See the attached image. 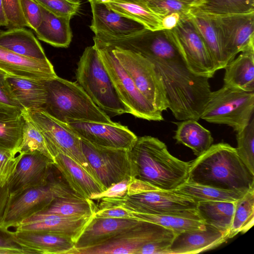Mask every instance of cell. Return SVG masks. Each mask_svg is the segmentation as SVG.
<instances>
[{
    "mask_svg": "<svg viewBox=\"0 0 254 254\" xmlns=\"http://www.w3.org/2000/svg\"><path fill=\"white\" fill-rule=\"evenodd\" d=\"M180 48L188 66L194 74L210 78L217 70L206 44L187 15L177 25L169 30Z\"/></svg>",
    "mask_w": 254,
    "mask_h": 254,
    "instance_id": "obj_15",
    "label": "cell"
},
{
    "mask_svg": "<svg viewBox=\"0 0 254 254\" xmlns=\"http://www.w3.org/2000/svg\"><path fill=\"white\" fill-rule=\"evenodd\" d=\"M121 46L153 64L164 85L169 109L177 120L200 119L211 92L209 78L190 71L169 30L144 28L123 38Z\"/></svg>",
    "mask_w": 254,
    "mask_h": 254,
    "instance_id": "obj_1",
    "label": "cell"
},
{
    "mask_svg": "<svg viewBox=\"0 0 254 254\" xmlns=\"http://www.w3.org/2000/svg\"><path fill=\"white\" fill-rule=\"evenodd\" d=\"M0 254H31L14 239L12 232L0 226Z\"/></svg>",
    "mask_w": 254,
    "mask_h": 254,
    "instance_id": "obj_46",
    "label": "cell"
},
{
    "mask_svg": "<svg viewBox=\"0 0 254 254\" xmlns=\"http://www.w3.org/2000/svg\"><path fill=\"white\" fill-rule=\"evenodd\" d=\"M176 234L153 223L141 221L107 241L89 248L75 249L73 254H137L144 245L157 241L173 240Z\"/></svg>",
    "mask_w": 254,
    "mask_h": 254,
    "instance_id": "obj_12",
    "label": "cell"
},
{
    "mask_svg": "<svg viewBox=\"0 0 254 254\" xmlns=\"http://www.w3.org/2000/svg\"><path fill=\"white\" fill-rule=\"evenodd\" d=\"M254 117V92L224 84L211 91L200 119L230 126L236 132L243 130Z\"/></svg>",
    "mask_w": 254,
    "mask_h": 254,
    "instance_id": "obj_8",
    "label": "cell"
},
{
    "mask_svg": "<svg viewBox=\"0 0 254 254\" xmlns=\"http://www.w3.org/2000/svg\"><path fill=\"white\" fill-rule=\"evenodd\" d=\"M8 198L6 186L0 189V221L2 216Z\"/></svg>",
    "mask_w": 254,
    "mask_h": 254,
    "instance_id": "obj_52",
    "label": "cell"
},
{
    "mask_svg": "<svg viewBox=\"0 0 254 254\" xmlns=\"http://www.w3.org/2000/svg\"><path fill=\"white\" fill-rule=\"evenodd\" d=\"M100 208L120 206L128 210L152 215L179 214L201 219L192 198L174 190L155 189L120 197L103 198Z\"/></svg>",
    "mask_w": 254,
    "mask_h": 254,
    "instance_id": "obj_6",
    "label": "cell"
},
{
    "mask_svg": "<svg viewBox=\"0 0 254 254\" xmlns=\"http://www.w3.org/2000/svg\"><path fill=\"white\" fill-rule=\"evenodd\" d=\"M15 241L31 254H73L75 243L70 238L46 232L11 231Z\"/></svg>",
    "mask_w": 254,
    "mask_h": 254,
    "instance_id": "obj_23",
    "label": "cell"
},
{
    "mask_svg": "<svg viewBox=\"0 0 254 254\" xmlns=\"http://www.w3.org/2000/svg\"><path fill=\"white\" fill-rule=\"evenodd\" d=\"M133 219L147 221L172 230L176 235L184 231L205 228L201 219L179 214L152 215L130 211Z\"/></svg>",
    "mask_w": 254,
    "mask_h": 254,
    "instance_id": "obj_34",
    "label": "cell"
},
{
    "mask_svg": "<svg viewBox=\"0 0 254 254\" xmlns=\"http://www.w3.org/2000/svg\"><path fill=\"white\" fill-rule=\"evenodd\" d=\"M94 216L115 219H133L130 211L120 206H113L98 209L94 214Z\"/></svg>",
    "mask_w": 254,
    "mask_h": 254,
    "instance_id": "obj_49",
    "label": "cell"
},
{
    "mask_svg": "<svg viewBox=\"0 0 254 254\" xmlns=\"http://www.w3.org/2000/svg\"><path fill=\"white\" fill-rule=\"evenodd\" d=\"M94 216L39 213L23 221L15 230L56 234L68 237L75 243Z\"/></svg>",
    "mask_w": 254,
    "mask_h": 254,
    "instance_id": "obj_18",
    "label": "cell"
},
{
    "mask_svg": "<svg viewBox=\"0 0 254 254\" xmlns=\"http://www.w3.org/2000/svg\"><path fill=\"white\" fill-rule=\"evenodd\" d=\"M187 15L179 13H173L162 17L161 19L162 29L166 30L173 29L177 25L181 19Z\"/></svg>",
    "mask_w": 254,
    "mask_h": 254,
    "instance_id": "obj_51",
    "label": "cell"
},
{
    "mask_svg": "<svg viewBox=\"0 0 254 254\" xmlns=\"http://www.w3.org/2000/svg\"><path fill=\"white\" fill-rule=\"evenodd\" d=\"M235 202L200 201L197 203L196 210L205 224L222 231H229L232 222Z\"/></svg>",
    "mask_w": 254,
    "mask_h": 254,
    "instance_id": "obj_33",
    "label": "cell"
},
{
    "mask_svg": "<svg viewBox=\"0 0 254 254\" xmlns=\"http://www.w3.org/2000/svg\"><path fill=\"white\" fill-rule=\"evenodd\" d=\"M0 47L31 59L48 60L34 34L24 27L0 31Z\"/></svg>",
    "mask_w": 254,
    "mask_h": 254,
    "instance_id": "obj_26",
    "label": "cell"
},
{
    "mask_svg": "<svg viewBox=\"0 0 254 254\" xmlns=\"http://www.w3.org/2000/svg\"><path fill=\"white\" fill-rule=\"evenodd\" d=\"M98 208L92 199L80 197L57 198L40 213H54L64 216H92Z\"/></svg>",
    "mask_w": 254,
    "mask_h": 254,
    "instance_id": "obj_38",
    "label": "cell"
},
{
    "mask_svg": "<svg viewBox=\"0 0 254 254\" xmlns=\"http://www.w3.org/2000/svg\"><path fill=\"white\" fill-rule=\"evenodd\" d=\"M180 121L174 123L177 128L173 138L177 143L190 148L197 157L204 153L213 142L210 131L196 120L188 119Z\"/></svg>",
    "mask_w": 254,
    "mask_h": 254,
    "instance_id": "obj_30",
    "label": "cell"
},
{
    "mask_svg": "<svg viewBox=\"0 0 254 254\" xmlns=\"http://www.w3.org/2000/svg\"><path fill=\"white\" fill-rule=\"evenodd\" d=\"M79 138L100 146L129 150L137 136L118 123L69 120L65 123Z\"/></svg>",
    "mask_w": 254,
    "mask_h": 254,
    "instance_id": "obj_16",
    "label": "cell"
},
{
    "mask_svg": "<svg viewBox=\"0 0 254 254\" xmlns=\"http://www.w3.org/2000/svg\"><path fill=\"white\" fill-rule=\"evenodd\" d=\"M114 0L146 4V3L147 2L152 0ZM183 0L192 2L194 0Z\"/></svg>",
    "mask_w": 254,
    "mask_h": 254,
    "instance_id": "obj_54",
    "label": "cell"
},
{
    "mask_svg": "<svg viewBox=\"0 0 254 254\" xmlns=\"http://www.w3.org/2000/svg\"><path fill=\"white\" fill-rule=\"evenodd\" d=\"M110 9L119 15L133 20L152 30H162V18L152 12L145 4L107 0L103 1Z\"/></svg>",
    "mask_w": 254,
    "mask_h": 254,
    "instance_id": "obj_32",
    "label": "cell"
},
{
    "mask_svg": "<svg viewBox=\"0 0 254 254\" xmlns=\"http://www.w3.org/2000/svg\"><path fill=\"white\" fill-rule=\"evenodd\" d=\"M237 153L250 171L254 175V117L242 130L237 132Z\"/></svg>",
    "mask_w": 254,
    "mask_h": 254,
    "instance_id": "obj_40",
    "label": "cell"
},
{
    "mask_svg": "<svg viewBox=\"0 0 254 254\" xmlns=\"http://www.w3.org/2000/svg\"><path fill=\"white\" fill-rule=\"evenodd\" d=\"M80 140L85 156L106 190L131 177L128 150L100 146L81 138Z\"/></svg>",
    "mask_w": 254,
    "mask_h": 254,
    "instance_id": "obj_14",
    "label": "cell"
},
{
    "mask_svg": "<svg viewBox=\"0 0 254 254\" xmlns=\"http://www.w3.org/2000/svg\"><path fill=\"white\" fill-rule=\"evenodd\" d=\"M7 75L0 70V109L22 111L23 107L14 98L6 80Z\"/></svg>",
    "mask_w": 254,
    "mask_h": 254,
    "instance_id": "obj_45",
    "label": "cell"
},
{
    "mask_svg": "<svg viewBox=\"0 0 254 254\" xmlns=\"http://www.w3.org/2000/svg\"><path fill=\"white\" fill-rule=\"evenodd\" d=\"M54 161L39 151L23 154L6 186L8 199L47 183L54 173Z\"/></svg>",
    "mask_w": 254,
    "mask_h": 254,
    "instance_id": "obj_17",
    "label": "cell"
},
{
    "mask_svg": "<svg viewBox=\"0 0 254 254\" xmlns=\"http://www.w3.org/2000/svg\"><path fill=\"white\" fill-rule=\"evenodd\" d=\"M21 1L23 12L29 27L35 31L42 19L41 6L35 0H21Z\"/></svg>",
    "mask_w": 254,
    "mask_h": 254,
    "instance_id": "obj_47",
    "label": "cell"
},
{
    "mask_svg": "<svg viewBox=\"0 0 254 254\" xmlns=\"http://www.w3.org/2000/svg\"><path fill=\"white\" fill-rule=\"evenodd\" d=\"M174 190L190 197L197 203L205 201L235 202L247 192L223 190L189 182Z\"/></svg>",
    "mask_w": 254,
    "mask_h": 254,
    "instance_id": "obj_35",
    "label": "cell"
},
{
    "mask_svg": "<svg viewBox=\"0 0 254 254\" xmlns=\"http://www.w3.org/2000/svg\"><path fill=\"white\" fill-rule=\"evenodd\" d=\"M22 154L0 149V189L5 187Z\"/></svg>",
    "mask_w": 254,
    "mask_h": 254,
    "instance_id": "obj_44",
    "label": "cell"
},
{
    "mask_svg": "<svg viewBox=\"0 0 254 254\" xmlns=\"http://www.w3.org/2000/svg\"><path fill=\"white\" fill-rule=\"evenodd\" d=\"M229 231L205 224V228L184 231L175 235L167 254H195L218 247L228 238Z\"/></svg>",
    "mask_w": 254,
    "mask_h": 254,
    "instance_id": "obj_20",
    "label": "cell"
},
{
    "mask_svg": "<svg viewBox=\"0 0 254 254\" xmlns=\"http://www.w3.org/2000/svg\"><path fill=\"white\" fill-rule=\"evenodd\" d=\"M46 101L43 110L57 120L113 124L105 112L98 108L76 82L57 75L44 80Z\"/></svg>",
    "mask_w": 254,
    "mask_h": 254,
    "instance_id": "obj_4",
    "label": "cell"
},
{
    "mask_svg": "<svg viewBox=\"0 0 254 254\" xmlns=\"http://www.w3.org/2000/svg\"><path fill=\"white\" fill-rule=\"evenodd\" d=\"M22 113L41 132L54 159L59 153L64 154L98 181L83 152L80 138L65 123L57 120L41 109H23Z\"/></svg>",
    "mask_w": 254,
    "mask_h": 254,
    "instance_id": "obj_9",
    "label": "cell"
},
{
    "mask_svg": "<svg viewBox=\"0 0 254 254\" xmlns=\"http://www.w3.org/2000/svg\"><path fill=\"white\" fill-rule=\"evenodd\" d=\"M111 47L120 64L147 100L162 113L169 109L164 85L153 64L139 53Z\"/></svg>",
    "mask_w": 254,
    "mask_h": 254,
    "instance_id": "obj_11",
    "label": "cell"
},
{
    "mask_svg": "<svg viewBox=\"0 0 254 254\" xmlns=\"http://www.w3.org/2000/svg\"><path fill=\"white\" fill-rule=\"evenodd\" d=\"M191 2L183 0H152L146 3L155 14L162 18L173 13L187 15Z\"/></svg>",
    "mask_w": 254,
    "mask_h": 254,
    "instance_id": "obj_41",
    "label": "cell"
},
{
    "mask_svg": "<svg viewBox=\"0 0 254 254\" xmlns=\"http://www.w3.org/2000/svg\"><path fill=\"white\" fill-rule=\"evenodd\" d=\"M104 64L124 103L136 118L148 121L164 120L157 110L138 90L133 80L114 54L112 48L93 37Z\"/></svg>",
    "mask_w": 254,
    "mask_h": 254,
    "instance_id": "obj_10",
    "label": "cell"
},
{
    "mask_svg": "<svg viewBox=\"0 0 254 254\" xmlns=\"http://www.w3.org/2000/svg\"><path fill=\"white\" fill-rule=\"evenodd\" d=\"M0 26L7 27L8 23L3 8L2 0H0Z\"/></svg>",
    "mask_w": 254,
    "mask_h": 254,
    "instance_id": "obj_53",
    "label": "cell"
},
{
    "mask_svg": "<svg viewBox=\"0 0 254 254\" xmlns=\"http://www.w3.org/2000/svg\"><path fill=\"white\" fill-rule=\"evenodd\" d=\"M132 179L131 177L127 178L115 184L103 191L93 195L90 199L92 200H100L103 198L123 197L127 194L128 185Z\"/></svg>",
    "mask_w": 254,
    "mask_h": 254,
    "instance_id": "obj_48",
    "label": "cell"
},
{
    "mask_svg": "<svg viewBox=\"0 0 254 254\" xmlns=\"http://www.w3.org/2000/svg\"><path fill=\"white\" fill-rule=\"evenodd\" d=\"M0 70L8 75L35 80L56 76L50 61L27 58L0 47Z\"/></svg>",
    "mask_w": 254,
    "mask_h": 254,
    "instance_id": "obj_22",
    "label": "cell"
},
{
    "mask_svg": "<svg viewBox=\"0 0 254 254\" xmlns=\"http://www.w3.org/2000/svg\"><path fill=\"white\" fill-rule=\"evenodd\" d=\"M76 82L100 109L115 114H130L119 96L94 45L86 47L77 64Z\"/></svg>",
    "mask_w": 254,
    "mask_h": 254,
    "instance_id": "obj_5",
    "label": "cell"
},
{
    "mask_svg": "<svg viewBox=\"0 0 254 254\" xmlns=\"http://www.w3.org/2000/svg\"><path fill=\"white\" fill-rule=\"evenodd\" d=\"M173 240L154 242L143 246L137 254H167Z\"/></svg>",
    "mask_w": 254,
    "mask_h": 254,
    "instance_id": "obj_50",
    "label": "cell"
},
{
    "mask_svg": "<svg viewBox=\"0 0 254 254\" xmlns=\"http://www.w3.org/2000/svg\"><path fill=\"white\" fill-rule=\"evenodd\" d=\"M9 28L29 27L24 15L21 0H2Z\"/></svg>",
    "mask_w": 254,
    "mask_h": 254,
    "instance_id": "obj_43",
    "label": "cell"
},
{
    "mask_svg": "<svg viewBox=\"0 0 254 254\" xmlns=\"http://www.w3.org/2000/svg\"><path fill=\"white\" fill-rule=\"evenodd\" d=\"M190 11L212 14L254 11V0H194Z\"/></svg>",
    "mask_w": 254,
    "mask_h": 254,
    "instance_id": "obj_36",
    "label": "cell"
},
{
    "mask_svg": "<svg viewBox=\"0 0 254 254\" xmlns=\"http://www.w3.org/2000/svg\"><path fill=\"white\" fill-rule=\"evenodd\" d=\"M189 165L187 182L244 192L254 189V175L227 143L212 144Z\"/></svg>",
    "mask_w": 254,
    "mask_h": 254,
    "instance_id": "obj_3",
    "label": "cell"
},
{
    "mask_svg": "<svg viewBox=\"0 0 254 254\" xmlns=\"http://www.w3.org/2000/svg\"><path fill=\"white\" fill-rule=\"evenodd\" d=\"M140 222L141 220L135 219L101 218L94 216L75 243V250L101 244Z\"/></svg>",
    "mask_w": 254,
    "mask_h": 254,
    "instance_id": "obj_24",
    "label": "cell"
},
{
    "mask_svg": "<svg viewBox=\"0 0 254 254\" xmlns=\"http://www.w3.org/2000/svg\"><path fill=\"white\" fill-rule=\"evenodd\" d=\"M88 1H90L91 0H86ZM99 0V1H106V0Z\"/></svg>",
    "mask_w": 254,
    "mask_h": 254,
    "instance_id": "obj_55",
    "label": "cell"
},
{
    "mask_svg": "<svg viewBox=\"0 0 254 254\" xmlns=\"http://www.w3.org/2000/svg\"><path fill=\"white\" fill-rule=\"evenodd\" d=\"M24 124L22 111L0 109V149L18 153Z\"/></svg>",
    "mask_w": 254,
    "mask_h": 254,
    "instance_id": "obj_31",
    "label": "cell"
},
{
    "mask_svg": "<svg viewBox=\"0 0 254 254\" xmlns=\"http://www.w3.org/2000/svg\"><path fill=\"white\" fill-rule=\"evenodd\" d=\"M40 5L58 16L72 17L79 11V0H35Z\"/></svg>",
    "mask_w": 254,
    "mask_h": 254,
    "instance_id": "obj_42",
    "label": "cell"
},
{
    "mask_svg": "<svg viewBox=\"0 0 254 254\" xmlns=\"http://www.w3.org/2000/svg\"><path fill=\"white\" fill-rule=\"evenodd\" d=\"M89 2L92 14L90 28L97 39L122 38L145 28L140 23L110 9L102 1Z\"/></svg>",
    "mask_w": 254,
    "mask_h": 254,
    "instance_id": "obj_19",
    "label": "cell"
},
{
    "mask_svg": "<svg viewBox=\"0 0 254 254\" xmlns=\"http://www.w3.org/2000/svg\"><path fill=\"white\" fill-rule=\"evenodd\" d=\"M54 165L70 189L82 198L90 199L106 190L79 164L64 154L56 155Z\"/></svg>",
    "mask_w": 254,
    "mask_h": 254,
    "instance_id": "obj_21",
    "label": "cell"
},
{
    "mask_svg": "<svg viewBox=\"0 0 254 254\" xmlns=\"http://www.w3.org/2000/svg\"><path fill=\"white\" fill-rule=\"evenodd\" d=\"M187 18L206 44L217 70L224 68L226 64L223 57L220 34L211 18L207 13L190 10Z\"/></svg>",
    "mask_w": 254,
    "mask_h": 254,
    "instance_id": "obj_29",
    "label": "cell"
},
{
    "mask_svg": "<svg viewBox=\"0 0 254 254\" xmlns=\"http://www.w3.org/2000/svg\"><path fill=\"white\" fill-rule=\"evenodd\" d=\"M6 80L19 104L26 110L43 109L46 101L44 80H35L7 75Z\"/></svg>",
    "mask_w": 254,
    "mask_h": 254,
    "instance_id": "obj_28",
    "label": "cell"
},
{
    "mask_svg": "<svg viewBox=\"0 0 254 254\" xmlns=\"http://www.w3.org/2000/svg\"><path fill=\"white\" fill-rule=\"evenodd\" d=\"M254 224V189L248 190L235 202L232 222L229 229L228 238L239 233H245Z\"/></svg>",
    "mask_w": 254,
    "mask_h": 254,
    "instance_id": "obj_37",
    "label": "cell"
},
{
    "mask_svg": "<svg viewBox=\"0 0 254 254\" xmlns=\"http://www.w3.org/2000/svg\"><path fill=\"white\" fill-rule=\"evenodd\" d=\"M128 154L131 177L134 179L171 190L187 181L189 162L172 155L166 144L156 137H137Z\"/></svg>",
    "mask_w": 254,
    "mask_h": 254,
    "instance_id": "obj_2",
    "label": "cell"
},
{
    "mask_svg": "<svg viewBox=\"0 0 254 254\" xmlns=\"http://www.w3.org/2000/svg\"><path fill=\"white\" fill-rule=\"evenodd\" d=\"M240 53L224 68V84L254 92V47Z\"/></svg>",
    "mask_w": 254,
    "mask_h": 254,
    "instance_id": "obj_27",
    "label": "cell"
},
{
    "mask_svg": "<svg viewBox=\"0 0 254 254\" xmlns=\"http://www.w3.org/2000/svg\"><path fill=\"white\" fill-rule=\"evenodd\" d=\"M64 197L80 196L70 189L62 176L60 179L53 173L46 184L8 199L0 226L5 229L17 227L23 221L44 211L57 198Z\"/></svg>",
    "mask_w": 254,
    "mask_h": 254,
    "instance_id": "obj_7",
    "label": "cell"
},
{
    "mask_svg": "<svg viewBox=\"0 0 254 254\" xmlns=\"http://www.w3.org/2000/svg\"><path fill=\"white\" fill-rule=\"evenodd\" d=\"M207 14L220 34L223 57L226 65L238 54L254 47V11Z\"/></svg>",
    "mask_w": 254,
    "mask_h": 254,
    "instance_id": "obj_13",
    "label": "cell"
},
{
    "mask_svg": "<svg viewBox=\"0 0 254 254\" xmlns=\"http://www.w3.org/2000/svg\"><path fill=\"white\" fill-rule=\"evenodd\" d=\"M40 6L42 19L35 31L38 39L55 47H68L72 38L71 17L58 16Z\"/></svg>",
    "mask_w": 254,
    "mask_h": 254,
    "instance_id": "obj_25",
    "label": "cell"
},
{
    "mask_svg": "<svg viewBox=\"0 0 254 254\" xmlns=\"http://www.w3.org/2000/svg\"><path fill=\"white\" fill-rule=\"evenodd\" d=\"M24 117L25 124L23 137L18 152L23 154L37 151L54 161V159L47 146L41 132L30 120Z\"/></svg>",
    "mask_w": 254,
    "mask_h": 254,
    "instance_id": "obj_39",
    "label": "cell"
}]
</instances>
